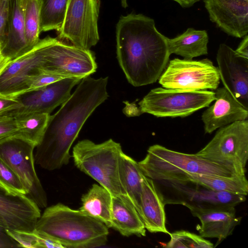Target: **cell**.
<instances>
[{"label": "cell", "instance_id": "obj_36", "mask_svg": "<svg viewBox=\"0 0 248 248\" xmlns=\"http://www.w3.org/2000/svg\"><path fill=\"white\" fill-rule=\"evenodd\" d=\"M20 106L18 98H9L0 94V117L7 116Z\"/></svg>", "mask_w": 248, "mask_h": 248}, {"label": "cell", "instance_id": "obj_39", "mask_svg": "<svg viewBox=\"0 0 248 248\" xmlns=\"http://www.w3.org/2000/svg\"><path fill=\"white\" fill-rule=\"evenodd\" d=\"M9 57L0 53V77L12 61Z\"/></svg>", "mask_w": 248, "mask_h": 248}, {"label": "cell", "instance_id": "obj_34", "mask_svg": "<svg viewBox=\"0 0 248 248\" xmlns=\"http://www.w3.org/2000/svg\"><path fill=\"white\" fill-rule=\"evenodd\" d=\"M10 0H0V51L7 39L10 14Z\"/></svg>", "mask_w": 248, "mask_h": 248}, {"label": "cell", "instance_id": "obj_4", "mask_svg": "<svg viewBox=\"0 0 248 248\" xmlns=\"http://www.w3.org/2000/svg\"><path fill=\"white\" fill-rule=\"evenodd\" d=\"M138 164L145 176L158 182L180 183L190 174L240 175L196 154L176 152L158 144L150 146L145 158Z\"/></svg>", "mask_w": 248, "mask_h": 248}, {"label": "cell", "instance_id": "obj_9", "mask_svg": "<svg viewBox=\"0 0 248 248\" xmlns=\"http://www.w3.org/2000/svg\"><path fill=\"white\" fill-rule=\"evenodd\" d=\"M32 142L16 134L0 140V158L17 175L27 191V196L40 208L47 205L46 194L34 167Z\"/></svg>", "mask_w": 248, "mask_h": 248}, {"label": "cell", "instance_id": "obj_16", "mask_svg": "<svg viewBox=\"0 0 248 248\" xmlns=\"http://www.w3.org/2000/svg\"><path fill=\"white\" fill-rule=\"evenodd\" d=\"M48 38L47 36L40 39L30 50L13 59L0 77V95L13 98L24 88L31 77L40 72L41 50Z\"/></svg>", "mask_w": 248, "mask_h": 248}, {"label": "cell", "instance_id": "obj_8", "mask_svg": "<svg viewBox=\"0 0 248 248\" xmlns=\"http://www.w3.org/2000/svg\"><path fill=\"white\" fill-rule=\"evenodd\" d=\"M40 72L67 78H83L96 71L94 53L49 36L41 50Z\"/></svg>", "mask_w": 248, "mask_h": 248}, {"label": "cell", "instance_id": "obj_3", "mask_svg": "<svg viewBox=\"0 0 248 248\" xmlns=\"http://www.w3.org/2000/svg\"><path fill=\"white\" fill-rule=\"evenodd\" d=\"M108 228L103 222L61 203L46 208L35 229L64 248H92L105 245Z\"/></svg>", "mask_w": 248, "mask_h": 248}, {"label": "cell", "instance_id": "obj_30", "mask_svg": "<svg viewBox=\"0 0 248 248\" xmlns=\"http://www.w3.org/2000/svg\"><path fill=\"white\" fill-rule=\"evenodd\" d=\"M7 233L19 244L20 247L30 248H64L55 239L35 229L32 232H10Z\"/></svg>", "mask_w": 248, "mask_h": 248}, {"label": "cell", "instance_id": "obj_20", "mask_svg": "<svg viewBox=\"0 0 248 248\" xmlns=\"http://www.w3.org/2000/svg\"><path fill=\"white\" fill-rule=\"evenodd\" d=\"M165 203L154 181L142 175L140 199L141 218L144 226L152 233L170 232L166 227Z\"/></svg>", "mask_w": 248, "mask_h": 248}, {"label": "cell", "instance_id": "obj_37", "mask_svg": "<svg viewBox=\"0 0 248 248\" xmlns=\"http://www.w3.org/2000/svg\"><path fill=\"white\" fill-rule=\"evenodd\" d=\"M19 247V243L7 233L5 229L0 226V248Z\"/></svg>", "mask_w": 248, "mask_h": 248}, {"label": "cell", "instance_id": "obj_31", "mask_svg": "<svg viewBox=\"0 0 248 248\" xmlns=\"http://www.w3.org/2000/svg\"><path fill=\"white\" fill-rule=\"evenodd\" d=\"M170 239L165 245L168 248H213V243L204 237L186 231L181 230L170 233Z\"/></svg>", "mask_w": 248, "mask_h": 248}, {"label": "cell", "instance_id": "obj_14", "mask_svg": "<svg viewBox=\"0 0 248 248\" xmlns=\"http://www.w3.org/2000/svg\"><path fill=\"white\" fill-rule=\"evenodd\" d=\"M41 211L25 195L10 193L0 186V226L10 232H32Z\"/></svg>", "mask_w": 248, "mask_h": 248}, {"label": "cell", "instance_id": "obj_21", "mask_svg": "<svg viewBox=\"0 0 248 248\" xmlns=\"http://www.w3.org/2000/svg\"><path fill=\"white\" fill-rule=\"evenodd\" d=\"M111 228L124 236L146 235L143 222L131 201L126 195L112 196Z\"/></svg>", "mask_w": 248, "mask_h": 248}, {"label": "cell", "instance_id": "obj_18", "mask_svg": "<svg viewBox=\"0 0 248 248\" xmlns=\"http://www.w3.org/2000/svg\"><path fill=\"white\" fill-rule=\"evenodd\" d=\"M215 102L202 113L205 133L234 122L248 119V108L243 106L224 87L217 88Z\"/></svg>", "mask_w": 248, "mask_h": 248}, {"label": "cell", "instance_id": "obj_40", "mask_svg": "<svg viewBox=\"0 0 248 248\" xmlns=\"http://www.w3.org/2000/svg\"><path fill=\"white\" fill-rule=\"evenodd\" d=\"M176 1L182 7L186 8L192 6L196 2L199 1L200 0H172Z\"/></svg>", "mask_w": 248, "mask_h": 248}, {"label": "cell", "instance_id": "obj_38", "mask_svg": "<svg viewBox=\"0 0 248 248\" xmlns=\"http://www.w3.org/2000/svg\"><path fill=\"white\" fill-rule=\"evenodd\" d=\"M239 55L248 59V36L246 35L235 50Z\"/></svg>", "mask_w": 248, "mask_h": 248}, {"label": "cell", "instance_id": "obj_23", "mask_svg": "<svg viewBox=\"0 0 248 248\" xmlns=\"http://www.w3.org/2000/svg\"><path fill=\"white\" fill-rule=\"evenodd\" d=\"M208 41V35L206 31L197 30L192 28H188L175 38L170 39L167 37L170 55L175 54L187 60H192L193 58L207 55Z\"/></svg>", "mask_w": 248, "mask_h": 248}, {"label": "cell", "instance_id": "obj_2", "mask_svg": "<svg viewBox=\"0 0 248 248\" xmlns=\"http://www.w3.org/2000/svg\"><path fill=\"white\" fill-rule=\"evenodd\" d=\"M116 39L117 58L128 81L135 87L155 82L170 54L167 37L156 29L154 20L141 14L122 16Z\"/></svg>", "mask_w": 248, "mask_h": 248}, {"label": "cell", "instance_id": "obj_26", "mask_svg": "<svg viewBox=\"0 0 248 248\" xmlns=\"http://www.w3.org/2000/svg\"><path fill=\"white\" fill-rule=\"evenodd\" d=\"M187 182L199 184L216 191L245 196L248 193V182L245 175L224 177L190 174L186 175L181 182L177 183Z\"/></svg>", "mask_w": 248, "mask_h": 248}, {"label": "cell", "instance_id": "obj_41", "mask_svg": "<svg viewBox=\"0 0 248 248\" xmlns=\"http://www.w3.org/2000/svg\"><path fill=\"white\" fill-rule=\"evenodd\" d=\"M122 6L124 8H126L128 7V3H127V0H120Z\"/></svg>", "mask_w": 248, "mask_h": 248}, {"label": "cell", "instance_id": "obj_1", "mask_svg": "<svg viewBox=\"0 0 248 248\" xmlns=\"http://www.w3.org/2000/svg\"><path fill=\"white\" fill-rule=\"evenodd\" d=\"M108 77L82 78L70 96L50 115L40 142L36 146L35 163L48 170L69 163L70 150L86 121L108 97Z\"/></svg>", "mask_w": 248, "mask_h": 248}, {"label": "cell", "instance_id": "obj_42", "mask_svg": "<svg viewBox=\"0 0 248 248\" xmlns=\"http://www.w3.org/2000/svg\"><path fill=\"white\" fill-rule=\"evenodd\" d=\"M1 53V52L0 51V53Z\"/></svg>", "mask_w": 248, "mask_h": 248}, {"label": "cell", "instance_id": "obj_24", "mask_svg": "<svg viewBox=\"0 0 248 248\" xmlns=\"http://www.w3.org/2000/svg\"><path fill=\"white\" fill-rule=\"evenodd\" d=\"M112 196L103 186L93 184L81 197V206L79 209L83 213L103 222L111 228V202Z\"/></svg>", "mask_w": 248, "mask_h": 248}, {"label": "cell", "instance_id": "obj_29", "mask_svg": "<svg viewBox=\"0 0 248 248\" xmlns=\"http://www.w3.org/2000/svg\"><path fill=\"white\" fill-rule=\"evenodd\" d=\"M25 35L30 49L40 40V3L39 0H24Z\"/></svg>", "mask_w": 248, "mask_h": 248}, {"label": "cell", "instance_id": "obj_10", "mask_svg": "<svg viewBox=\"0 0 248 248\" xmlns=\"http://www.w3.org/2000/svg\"><path fill=\"white\" fill-rule=\"evenodd\" d=\"M100 7V0H68L57 38L85 49L95 46L99 40Z\"/></svg>", "mask_w": 248, "mask_h": 248}, {"label": "cell", "instance_id": "obj_12", "mask_svg": "<svg viewBox=\"0 0 248 248\" xmlns=\"http://www.w3.org/2000/svg\"><path fill=\"white\" fill-rule=\"evenodd\" d=\"M159 183L170 187L175 194L174 198L164 200L165 204H180L189 209H215L235 207L246 199L244 195L214 190L195 183L193 187L187 183Z\"/></svg>", "mask_w": 248, "mask_h": 248}, {"label": "cell", "instance_id": "obj_5", "mask_svg": "<svg viewBox=\"0 0 248 248\" xmlns=\"http://www.w3.org/2000/svg\"><path fill=\"white\" fill-rule=\"evenodd\" d=\"M123 152L120 144L111 139L99 144L85 139L79 141L73 147L72 157L77 168L115 197L126 195L119 173Z\"/></svg>", "mask_w": 248, "mask_h": 248}, {"label": "cell", "instance_id": "obj_15", "mask_svg": "<svg viewBox=\"0 0 248 248\" xmlns=\"http://www.w3.org/2000/svg\"><path fill=\"white\" fill-rule=\"evenodd\" d=\"M217 61L224 87L248 108V59L239 55L226 44H221Z\"/></svg>", "mask_w": 248, "mask_h": 248}, {"label": "cell", "instance_id": "obj_6", "mask_svg": "<svg viewBox=\"0 0 248 248\" xmlns=\"http://www.w3.org/2000/svg\"><path fill=\"white\" fill-rule=\"evenodd\" d=\"M197 156L225 167L237 175H245L248 159V120L218 128Z\"/></svg>", "mask_w": 248, "mask_h": 248}, {"label": "cell", "instance_id": "obj_27", "mask_svg": "<svg viewBox=\"0 0 248 248\" xmlns=\"http://www.w3.org/2000/svg\"><path fill=\"white\" fill-rule=\"evenodd\" d=\"M50 115L48 113H36L14 118L17 127L16 135L36 146L42 139Z\"/></svg>", "mask_w": 248, "mask_h": 248}, {"label": "cell", "instance_id": "obj_17", "mask_svg": "<svg viewBox=\"0 0 248 248\" xmlns=\"http://www.w3.org/2000/svg\"><path fill=\"white\" fill-rule=\"evenodd\" d=\"M210 20L229 35L242 38L248 32V0H204Z\"/></svg>", "mask_w": 248, "mask_h": 248}, {"label": "cell", "instance_id": "obj_19", "mask_svg": "<svg viewBox=\"0 0 248 248\" xmlns=\"http://www.w3.org/2000/svg\"><path fill=\"white\" fill-rule=\"evenodd\" d=\"M189 210L192 215L200 220L201 225L197 228L200 235L202 237L218 239L215 247L231 235L241 221V218L236 216L235 207L215 209L190 208Z\"/></svg>", "mask_w": 248, "mask_h": 248}, {"label": "cell", "instance_id": "obj_35", "mask_svg": "<svg viewBox=\"0 0 248 248\" xmlns=\"http://www.w3.org/2000/svg\"><path fill=\"white\" fill-rule=\"evenodd\" d=\"M17 127L14 118L0 117V140L6 137L16 134Z\"/></svg>", "mask_w": 248, "mask_h": 248}, {"label": "cell", "instance_id": "obj_28", "mask_svg": "<svg viewBox=\"0 0 248 248\" xmlns=\"http://www.w3.org/2000/svg\"><path fill=\"white\" fill-rule=\"evenodd\" d=\"M40 31H58L61 27L68 0H39Z\"/></svg>", "mask_w": 248, "mask_h": 248}, {"label": "cell", "instance_id": "obj_13", "mask_svg": "<svg viewBox=\"0 0 248 248\" xmlns=\"http://www.w3.org/2000/svg\"><path fill=\"white\" fill-rule=\"evenodd\" d=\"M82 79L75 77L64 78L19 96L17 98L20 107L10 113L8 117L15 118L36 113L50 114L70 96L72 88Z\"/></svg>", "mask_w": 248, "mask_h": 248}, {"label": "cell", "instance_id": "obj_7", "mask_svg": "<svg viewBox=\"0 0 248 248\" xmlns=\"http://www.w3.org/2000/svg\"><path fill=\"white\" fill-rule=\"evenodd\" d=\"M216 98L215 92L208 90L167 89L151 90L139 103L141 114L157 117H185L205 107Z\"/></svg>", "mask_w": 248, "mask_h": 248}, {"label": "cell", "instance_id": "obj_32", "mask_svg": "<svg viewBox=\"0 0 248 248\" xmlns=\"http://www.w3.org/2000/svg\"><path fill=\"white\" fill-rule=\"evenodd\" d=\"M0 186L10 193L27 196V191L18 177L0 158Z\"/></svg>", "mask_w": 248, "mask_h": 248}, {"label": "cell", "instance_id": "obj_33", "mask_svg": "<svg viewBox=\"0 0 248 248\" xmlns=\"http://www.w3.org/2000/svg\"><path fill=\"white\" fill-rule=\"evenodd\" d=\"M63 78H64L40 72L31 77L26 82L24 88L17 93L13 98H17L25 93L42 88Z\"/></svg>", "mask_w": 248, "mask_h": 248}, {"label": "cell", "instance_id": "obj_25", "mask_svg": "<svg viewBox=\"0 0 248 248\" xmlns=\"http://www.w3.org/2000/svg\"><path fill=\"white\" fill-rule=\"evenodd\" d=\"M119 173L121 186L141 217L143 173L138 162L123 152L120 157Z\"/></svg>", "mask_w": 248, "mask_h": 248}, {"label": "cell", "instance_id": "obj_22", "mask_svg": "<svg viewBox=\"0 0 248 248\" xmlns=\"http://www.w3.org/2000/svg\"><path fill=\"white\" fill-rule=\"evenodd\" d=\"M24 0H10L8 31L1 53L12 60L30 50L25 35Z\"/></svg>", "mask_w": 248, "mask_h": 248}, {"label": "cell", "instance_id": "obj_11", "mask_svg": "<svg viewBox=\"0 0 248 248\" xmlns=\"http://www.w3.org/2000/svg\"><path fill=\"white\" fill-rule=\"evenodd\" d=\"M220 82L217 67L208 59L199 61L175 58L159 78L164 88L216 90Z\"/></svg>", "mask_w": 248, "mask_h": 248}]
</instances>
